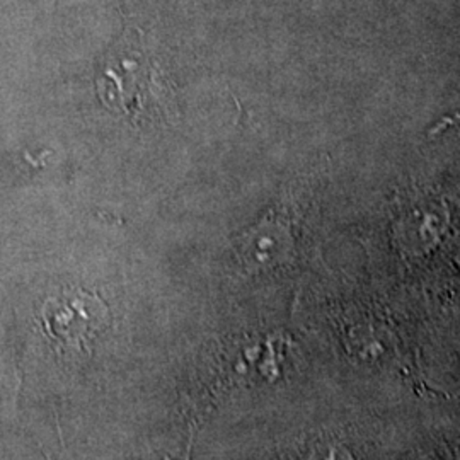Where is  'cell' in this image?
<instances>
[{"label":"cell","mask_w":460,"mask_h":460,"mask_svg":"<svg viewBox=\"0 0 460 460\" xmlns=\"http://www.w3.org/2000/svg\"><path fill=\"white\" fill-rule=\"evenodd\" d=\"M106 104L133 121L169 113V84L147 57H127L108 66L98 83Z\"/></svg>","instance_id":"cell-1"},{"label":"cell","mask_w":460,"mask_h":460,"mask_svg":"<svg viewBox=\"0 0 460 460\" xmlns=\"http://www.w3.org/2000/svg\"><path fill=\"white\" fill-rule=\"evenodd\" d=\"M41 321L45 332L60 353L89 351L111 323L108 304L83 288L68 290L47 300Z\"/></svg>","instance_id":"cell-2"}]
</instances>
